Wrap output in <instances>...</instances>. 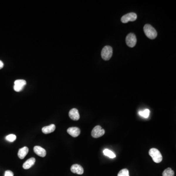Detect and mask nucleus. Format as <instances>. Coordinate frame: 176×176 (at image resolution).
Returning <instances> with one entry per match:
<instances>
[{
    "label": "nucleus",
    "mask_w": 176,
    "mask_h": 176,
    "mask_svg": "<svg viewBox=\"0 0 176 176\" xmlns=\"http://www.w3.org/2000/svg\"><path fill=\"white\" fill-rule=\"evenodd\" d=\"M28 148L27 147H23V148H21L19 150L18 153V157L20 159H23L26 156V155L28 153Z\"/></svg>",
    "instance_id": "obj_12"
},
{
    "label": "nucleus",
    "mask_w": 176,
    "mask_h": 176,
    "mask_svg": "<svg viewBox=\"0 0 176 176\" xmlns=\"http://www.w3.org/2000/svg\"><path fill=\"white\" fill-rule=\"evenodd\" d=\"M105 130L99 125H97L94 128L92 131V136L94 138H98L102 136L105 133Z\"/></svg>",
    "instance_id": "obj_4"
},
{
    "label": "nucleus",
    "mask_w": 176,
    "mask_h": 176,
    "mask_svg": "<svg viewBox=\"0 0 176 176\" xmlns=\"http://www.w3.org/2000/svg\"><path fill=\"white\" fill-rule=\"evenodd\" d=\"M16 139V136L14 134H10L7 135L6 137V139L9 142H12L14 141Z\"/></svg>",
    "instance_id": "obj_19"
},
{
    "label": "nucleus",
    "mask_w": 176,
    "mask_h": 176,
    "mask_svg": "<svg viewBox=\"0 0 176 176\" xmlns=\"http://www.w3.org/2000/svg\"><path fill=\"white\" fill-rule=\"evenodd\" d=\"M26 82L25 80L19 79L16 80L14 82V89L17 92H19L23 89V87L26 85Z\"/></svg>",
    "instance_id": "obj_7"
},
{
    "label": "nucleus",
    "mask_w": 176,
    "mask_h": 176,
    "mask_svg": "<svg viewBox=\"0 0 176 176\" xmlns=\"http://www.w3.org/2000/svg\"><path fill=\"white\" fill-rule=\"evenodd\" d=\"M163 176H174V172L171 168H167L163 172Z\"/></svg>",
    "instance_id": "obj_16"
},
{
    "label": "nucleus",
    "mask_w": 176,
    "mask_h": 176,
    "mask_svg": "<svg viewBox=\"0 0 176 176\" xmlns=\"http://www.w3.org/2000/svg\"><path fill=\"white\" fill-rule=\"evenodd\" d=\"M67 133L72 137H77L80 133V130L78 127H73L68 128L67 130Z\"/></svg>",
    "instance_id": "obj_9"
},
{
    "label": "nucleus",
    "mask_w": 176,
    "mask_h": 176,
    "mask_svg": "<svg viewBox=\"0 0 176 176\" xmlns=\"http://www.w3.org/2000/svg\"><path fill=\"white\" fill-rule=\"evenodd\" d=\"M35 163V158H29L28 160H27L23 163V167L25 169H29L32 167V166Z\"/></svg>",
    "instance_id": "obj_13"
},
{
    "label": "nucleus",
    "mask_w": 176,
    "mask_h": 176,
    "mask_svg": "<svg viewBox=\"0 0 176 176\" xmlns=\"http://www.w3.org/2000/svg\"><path fill=\"white\" fill-rule=\"evenodd\" d=\"M149 155L155 163H160L163 160V156L158 150L156 148H151L149 151Z\"/></svg>",
    "instance_id": "obj_2"
},
{
    "label": "nucleus",
    "mask_w": 176,
    "mask_h": 176,
    "mask_svg": "<svg viewBox=\"0 0 176 176\" xmlns=\"http://www.w3.org/2000/svg\"><path fill=\"white\" fill-rule=\"evenodd\" d=\"M69 115L70 119H72V120H78L80 119L79 111L77 109L75 108L71 109L69 111Z\"/></svg>",
    "instance_id": "obj_10"
},
{
    "label": "nucleus",
    "mask_w": 176,
    "mask_h": 176,
    "mask_svg": "<svg viewBox=\"0 0 176 176\" xmlns=\"http://www.w3.org/2000/svg\"><path fill=\"white\" fill-rule=\"evenodd\" d=\"M143 30L146 36L150 39H154L157 37V31L151 25L146 24L144 26Z\"/></svg>",
    "instance_id": "obj_1"
},
{
    "label": "nucleus",
    "mask_w": 176,
    "mask_h": 176,
    "mask_svg": "<svg viewBox=\"0 0 176 176\" xmlns=\"http://www.w3.org/2000/svg\"><path fill=\"white\" fill-rule=\"evenodd\" d=\"M117 176H130L129 171L127 169H123L119 172Z\"/></svg>",
    "instance_id": "obj_18"
},
{
    "label": "nucleus",
    "mask_w": 176,
    "mask_h": 176,
    "mask_svg": "<svg viewBox=\"0 0 176 176\" xmlns=\"http://www.w3.org/2000/svg\"><path fill=\"white\" fill-rule=\"evenodd\" d=\"M113 54V48L111 46L106 45L103 48L101 51V57L105 61L110 60Z\"/></svg>",
    "instance_id": "obj_3"
},
{
    "label": "nucleus",
    "mask_w": 176,
    "mask_h": 176,
    "mask_svg": "<svg viewBox=\"0 0 176 176\" xmlns=\"http://www.w3.org/2000/svg\"><path fill=\"white\" fill-rule=\"evenodd\" d=\"M138 114L141 116L144 117L145 119H147L150 114V110L149 109H145L143 111H138Z\"/></svg>",
    "instance_id": "obj_17"
},
{
    "label": "nucleus",
    "mask_w": 176,
    "mask_h": 176,
    "mask_svg": "<svg viewBox=\"0 0 176 176\" xmlns=\"http://www.w3.org/2000/svg\"><path fill=\"white\" fill-rule=\"evenodd\" d=\"M70 170L72 173L78 175H82L84 173V169L83 167L79 164H73L71 166Z\"/></svg>",
    "instance_id": "obj_8"
},
{
    "label": "nucleus",
    "mask_w": 176,
    "mask_h": 176,
    "mask_svg": "<svg viewBox=\"0 0 176 176\" xmlns=\"http://www.w3.org/2000/svg\"><path fill=\"white\" fill-rule=\"evenodd\" d=\"M126 43L127 45L131 48L135 47L136 43V38L133 33H130L126 36Z\"/></svg>",
    "instance_id": "obj_5"
},
{
    "label": "nucleus",
    "mask_w": 176,
    "mask_h": 176,
    "mask_svg": "<svg viewBox=\"0 0 176 176\" xmlns=\"http://www.w3.org/2000/svg\"><path fill=\"white\" fill-rule=\"evenodd\" d=\"M4 64L3 62L0 60V69H2L4 67Z\"/></svg>",
    "instance_id": "obj_21"
},
{
    "label": "nucleus",
    "mask_w": 176,
    "mask_h": 176,
    "mask_svg": "<svg viewBox=\"0 0 176 176\" xmlns=\"http://www.w3.org/2000/svg\"><path fill=\"white\" fill-rule=\"evenodd\" d=\"M103 154L106 155L108 157L111 158H115L116 157V155L114 154V153L111 151L110 150L108 149H105L103 150Z\"/></svg>",
    "instance_id": "obj_15"
},
{
    "label": "nucleus",
    "mask_w": 176,
    "mask_h": 176,
    "mask_svg": "<svg viewBox=\"0 0 176 176\" xmlns=\"http://www.w3.org/2000/svg\"><path fill=\"white\" fill-rule=\"evenodd\" d=\"M137 19V15L136 13L131 12V13H128L122 16L121 19V21L123 23H127L129 21L133 22L136 20Z\"/></svg>",
    "instance_id": "obj_6"
},
{
    "label": "nucleus",
    "mask_w": 176,
    "mask_h": 176,
    "mask_svg": "<svg viewBox=\"0 0 176 176\" xmlns=\"http://www.w3.org/2000/svg\"><path fill=\"white\" fill-rule=\"evenodd\" d=\"M4 176H14L13 172L10 170H7L4 173Z\"/></svg>",
    "instance_id": "obj_20"
},
{
    "label": "nucleus",
    "mask_w": 176,
    "mask_h": 176,
    "mask_svg": "<svg viewBox=\"0 0 176 176\" xmlns=\"http://www.w3.org/2000/svg\"><path fill=\"white\" fill-rule=\"evenodd\" d=\"M34 152L35 154L40 157H45L46 155L45 150L39 146H35L33 148Z\"/></svg>",
    "instance_id": "obj_11"
},
{
    "label": "nucleus",
    "mask_w": 176,
    "mask_h": 176,
    "mask_svg": "<svg viewBox=\"0 0 176 176\" xmlns=\"http://www.w3.org/2000/svg\"><path fill=\"white\" fill-rule=\"evenodd\" d=\"M55 125L54 124H51L49 126H45L42 129L43 133L45 134L51 133L52 132H54L55 129Z\"/></svg>",
    "instance_id": "obj_14"
}]
</instances>
